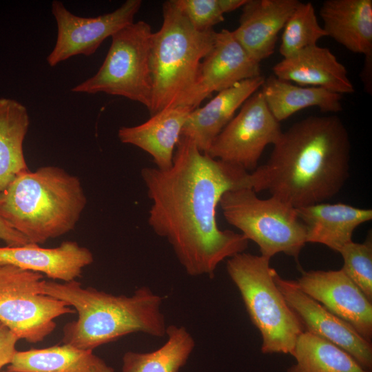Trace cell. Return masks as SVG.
Returning a JSON list of instances; mask_svg holds the SVG:
<instances>
[{
	"label": "cell",
	"instance_id": "16",
	"mask_svg": "<svg viewBox=\"0 0 372 372\" xmlns=\"http://www.w3.org/2000/svg\"><path fill=\"white\" fill-rule=\"evenodd\" d=\"M298 0H247L241 8L234 38L255 61L260 63L275 50L278 34L298 5Z\"/></svg>",
	"mask_w": 372,
	"mask_h": 372
},
{
	"label": "cell",
	"instance_id": "26",
	"mask_svg": "<svg viewBox=\"0 0 372 372\" xmlns=\"http://www.w3.org/2000/svg\"><path fill=\"white\" fill-rule=\"evenodd\" d=\"M291 355L296 363L287 372H371L339 347L304 331Z\"/></svg>",
	"mask_w": 372,
	"mask_h": 372
},
{
	"label": "cell",
	"instance_id": "25",
	"mask_svg": "<svg viewBox=\"0 0 372 372\" xmlns=\"http://www.w3.org/2000/svg\"><path fill=\"white\" fill-rule=\"evenodd\" d=\"M166 335L155 351L125 352L121 372H179L195 347L194 339L185 327L174 324L167 327Z\"/></svg>",
	"mask_w": 372,
	"mask_h": 372
},
{
	"label": "cell",
	"instance_id": "12",
	"mask_svg": "<svg viewBox=\"0 0 372 372\" xmlns=\"http://www.w3.org/2000/svg\"><path fill=\"white\" fill-rule=\"evenodd\" d=\"M273 278L285 301L296 315L303 331L339 347L364 369H372V344L350 324L304 293L295 280H286L275 270Z\"/></svg>",
	"mask_w": 372,
	"mask_h": 372
},
{
	"label": "cell",
	"instance_id": "17",
	"mask_svg": "<svg viewBox=\"0 0 372 372\" xmlns=\"http://www.w3.org/2000/svg\"><path fill=\"white\" fill-rule=\"evenodd\" d=\"M272 70L277 78L301 86L320 87L341 95L355 92L345 66L329 48L318 45L283 58Z\"/></svg>",
	"mask_w": 372,
	"mask_h": 372
},
{
	"label": "cell",
	"instance_id": "5",
	"mask_svg": "<svg viewBox=\"0 0 372 372\" xmlns=\"http://www.w3.org/2000/svg\"><path fill=\"white\" fill-rule=\"evenodd\" d=\"M162 10V25L150 40V116L179 105L194 85L216 33L195 30L174 0L165 1Z\"/></svg>",
	"mask_w": 372,
	"mask_h": 372
},
{
	"label": "cell",
	"instance_id": "8",
	"mask_svg": "<svg viewBox=\"0 0 372 372\" xmlns=\"http://www.w3.org/2000/svg\"><path fill=\"white\" fill-rule=\"evenodd\" d=\"M151 26L138 21L118 30L112 38L97 72L72 88L75 93H105L127 98L149 109L152 80L149 69Z\"/></svg>",
	"mask_w": 372,
	"mask_h": 372
},
{
	"label": "cell",
	"instance_id": "4",
	"mask_svg": "<svg viewBox=\"0 0 372 372\" xmlns=\"http://www.w3.org/2000/svg\"><path fill=\"white\" fill-rule=\"evenodd\" d=\"M86 204L77 176L45 166L21 173L0 193V216L39 245L73 230Z\"/></svg>",
	"mask_w": 372,
	"mask_h": 372
},
{
	"label": "cell",
	"instance_id": "27",
	"mask_svg": "<svg viewBox=\"0 0 372 372\" xmlns=\"http://www.w3.org/2000/svg\"><path fill=\"white\" fill-rule=\"evenodd\" d=\"M324 37L327 33L318 21L313 4L300 1L283 28L279 52L283 58L289 56L317 45Z\"/></svg>",
	"mask_w": 372,
	"mask_h": 372
},
{
	"label": "cell",
	"instance_id": "32",
	"mask_svg": "<svg viewBox=\"0 0 372 372\" xmlns=\"http://www.w3.org/2000/svg\"><path fill=\"white\" fill-rule=\"evenodd\" d=\"M371 65L372 54L365 56L364 68L362 72V80L364 83L365 89L369 92L371 91Z\"/></svg>",
	"mask_w": 372,
	"mask_h": 372
},
{
	"label": "cell",
	"instance_id": "19",
	"mask_svg": "<svg viewBox=\"0 0 372 372\" xmlns=\"http://www.w3.org/2000/svg\"><path fill=\"white\" fill-rule=\"evenodd\" d=\"M193 110L186 106L163 110L140 125L120 127L118 137L121 143L148 153L158 169H167L172 165L181 131Z\"/></svg>",
	"mask_w": 372,
	"mask_h": 372
},
{
	"label": "cell",
	"instance_id": "2",
	"mask_svg": "<svg viewBox=\"0 0 372 372\" xmlns=\"http://www.w3.org/2000/svg\"><path fill=\"white\" fill-rule=\"evenodd\" d=\"M273 146L267 162L253 171L256 193L267 191L300 208L332 198L349 178L350 137L336 115L302 119Z\"/></svg>",
	"mask_w": 372,
	"mask_h": 372
},
{
	"label": "cell",
	"instance_id": "13",
	"mask_svg": "<svg viewBox=\"0 0 372 372\" xmlns=\"http://www.w3.org/2000/svg\"><path fill=\"white\" fill-rule=\"evenodd\" d=\"M261 76L260 63L223 29L216 33L211 49L202 60L194 85L178 106L195 109L214 92H221L246 79Z\"/></svg>",
	"mask_w": 372,
	"mask_h": 372
},
{
	"label": "cell",
	"instance_id": "29",
	"mask_svg": "<svg viewBox=\"0 0 372 372\" xmlns=\"http://www.w3.org/2000/svg\"><path fill=\"white\" fill-rule=\"evenodd\" d=\"M174 2L197 31L214 30V25L224 21L218 0H174Z\"/></svg>",
	"mask_w": 372,
	"mask_h": 372
},
{
	"label": "cell",
	"instance_id": "15",
	"mask_svg": "<svg viewBox=\"0 0 372 372\" xmlns=\"http://www.w3.org/2000/svg\"><path fill=\"white\" fill-rule=\"evenodd\" d=\"M93 261L89 249L72 240L64 241L54 248H43L32 243L0 247V264L43 273L50 279L64 282L79 278L83 268Z\"/></svg>",
	"mask_w": 372,
	"mask_h": 372
},
{
	"label": "cell",
	"instance_id": "20",
	"mask_svg": "<svg viewBox=\"0 0 372 372\" xmlns=\"http://www.w3.org/2000/svg\"><path fill=\"white\" fill-rule=\"evenodd\" d=\"M307 229V242L324 245L339 252L352 240L355 229L372 219V210L336 203L296 208Z\"/></svg>",
	"mask_w": 372,
	"mask_h": 372
},
{
	"label": "cell",
	"instance_id": "22",
	"mask_svg": "<svg viewBox=\"0 0 372 372\" xmlns=\"http://www.w3.org/2000/svg\"><path fill=\"white\" fill-rule=\"evenodd\" d=\"M6 372H114L93 351L64 344L17 351Z\"/></svg>",
	"mask_w": 372,
	"mask_h": 372
},
{
	"label": "cell",
	"instance_id": "6",
	"mask_svg": "<svg viewBox=\"0 0 372 372\" xmlns=\"http://www.w3.org/2000/svg\"><path fill=\"white\" fill-rule=\"evenodd\" d=\"M226 267L260 333L262 353L291 354L304 331L275 283L270 259L242 252L228 258Z\"/></svg>",
	"mask_w": 372,
	"mask_h": 372
},
{
	"label": "cell",
	"instance_id": "11",
	"mask_svg": "<svg viewBox=\"0 0 372 372\" xmlns=\"http://www.w3.org/2000/svg\"><path fill=\"white\" fill-rule=\"evenodd\" d=\"M142 5L141 0H127L113 12L96 17H82L54 0L51 11L57 28L54 48L48 55V64L54 67L74 56L92 55L101 43L124 27L132 23Z\"/></svg>",
	"mask_w": 372,
	"mask_h": 372
},
{
	"label": "cell",
	"instance_id": "33",
	"mask_svg": "<svg viewBox=\"0 0 372 372\" xmlns=\"http://www.w3.org/2000/svg\"><path fill=\"white\" fill-rule=\"evenodd\" d=\"M247 0H218L219 8L224 14L242 8Z\"/></svg>",
	"mask_w": 372,
	"mask_h": 372
},
{
	"label": "cell",
	"instance_id": "28",
	"mask_svg": "<svg viewBox=\"0 0 372 372\" xmlns=\"http://www.w3.org/2000/svg\"><path fill=\"white\" fill-rule=\"evenodd\" d=\"M344 265L341 269L347 276L372 302V242L353 241L345 245L338 252Z\"/></svg>",
	"mask_w": 372,
	"mask_h": 372
},
{
	"label": "cell",
	"instance_id": "1",
	"mask_svg": "<svg viewBox=\"0 0 372 372\" xmlns=\"http://www.w3.org/2000/svg\"><path fill=\"white\" fill-rule=\"evenodd\" d=\"M141 176L152 200L149 225L170 244L188 275L213 278L222 261L247 248L242 234L218 227L216 214L225 192L254 190L252 172L214 159L180 136L172 167H144Z\"/></svg>",
	"mask_w": 372,
	"mask_h": 372
},
{
	"label": "cell",
	"instance_id": "23",
	"mask_svg": "<svg viewBox=\"0 0 372 372\" xmlns=\"http://www.w3.org/2000/svg\"><path fill=\"white\" fill-rule=\"evenodd\" d=\"M265 103L280 123L297 112L317 107L323 112L336 113L342 110V95L320 87L301 86L269 75L260 87Z\"/></svg>",
	"mask_w": 372,
	"mask_h": 372
},
{
	"label": "cell",
	"instance_id": "10",
	"mask_svg": "<svg viewBox=\"0 0 372 372\" xmlns=\"http://www.w3.org/2000/svg\"><path fill=\"white\" fill-rule=\"evenodd\" d=\"M282 132L280 123L269 111L258 90L245 101L206 154L251 172L257 168L266 147L274 145Z\"/></svg>",
	"mask_w": 372,
	"mask_h": 372
},
{
	"label": "cell",
	"instance_id": "24",
	"mask_svg": "<svg viewBox=\"0 0 372 372\" xmlns=\"http://www.w3.org/2000/svg\"><path fill=\"white\" fill-rule=\"evenodd\" d=\"M30 126L25 106L9 98H0V193L18 175L27 172L23 141Z\"/></svg>",
	"mask_w": 372,
	"mask_h": 372
},
{
	"label": "cell",
	"instance_id": "3",
	"mask_svg": "<svg viewBox=\"0 0 372 372\" xmlns=\"http://www.w3.org/2000/svg\"><path fill=\"white\" fill-rule=\"evenodd\" d=\"M41 292L63 301L77 313L63 328L62 342L93 351L133 333L153 337L166 335L162 298L148 287L132 296L113 295L75 280L60 283L43 280Z\"/></svg>",
	"mask_w": 372,
	"mask_h": 372
},
{
	"label": "cell",
	"instance_id": "31",
	"mask_svg": "<svg viewBox=\"0 0 372 372\" xmlns=\"http://www.w3.org/2000/svg\"><path fill=\"white\" fill-rule=\"evenodd\" d=\"M0 240L8 247H18L30 243L23 235L11 227L1 216Z\"/></svg>",
	"mask_w": 372,
	"mask_h": 372
},
{
	"label": "cell",
	"instance_id": "21",
	"mask_svg": "<svg viewBox=\"0 0 372 372\" xmlns=\"http://www.w3.org/2000/svg\"><path fill=\"white\" fill-rule=\"evenodd\" d=\"M320 14L327 37L353 53L372 54L371 0H326Z\"/></svg>",
	"mask_w": 372,
	"mask_h": 372
},
{
	"label": "cell",
	"instance_id": "14",
	"mask_svg": "<svg viewBox=\"0 0 372 372\" xmlns=\"http://www.w3.org/2000/svg\"><path fill=\"white\" fill-rule=\"evenodd\" d=\"M296 282L304 293L371 342L372 303L341 269L303 271Z\"/></svg>",
	"mask_w": 372,
	"mask_h": 372
},
{
	"label": "cell",
	"instance_id": "30",
	"mask_svg": "<svg viewBox=\"0 0 372 372\" xmlns=\"http://www.w3.org/2000/svg\"><path fill=\"white\" fill-rule=\"evenodd\" d=\"M19 339L0 322V371L8 365L17 352L16 344Z\"/></svg>",
	"mask_w": 372,
	"mask_h": 372
},
{
	"label": "cell",
	"instance_id": "9",
	"mask_svg": "<svg viewBox=\"0 0 372 372\" xmlns=\"http://www.w3.org/2000/svg\"><path fill=\"white\" fill-rule=\"evenodd\" d=\"M43 276L8 264H0V322L18 338L42 342L56 327L54 320L75 310L41 292Z\"/></svg>",
	"mask_w": 372,
	"mask_h": 372
},
{
	"label": "cell",
	"instance_id": "7",
	"mask_svg": "<svg viewBox=\"0 0 372 372\" xmlns=\"http://www.w3.org/2000/svg\"><path fill=\"white\" fill-rule=\"evenodd\" d=\"M219 205L227 222L256 243L262 256L284 253L298 258L307 229L296 208L273 196L261 199L250 188L225 192Z\"/></svg>",
	"mask_w": 372,
	"mask_h": 372
},
{
	"label": "cell",
	"instance_id": "18",
	"mask_svg": "<svg viewBox=\"0 0 372 372\" xmlns=\"http://www.w3.org/2000/svg\"><path fill=\"white\" fill-rule=\"evenodd\" d=\"M265 79L261 75L244 80L219 92L204 106L194 109L180 136L189 138L200 152L206 153L216 137L233 118L236 111L260 90Z\"/></svg>",
	"mask_w": 372,
	"mask_h": 372
}]
</instances>
